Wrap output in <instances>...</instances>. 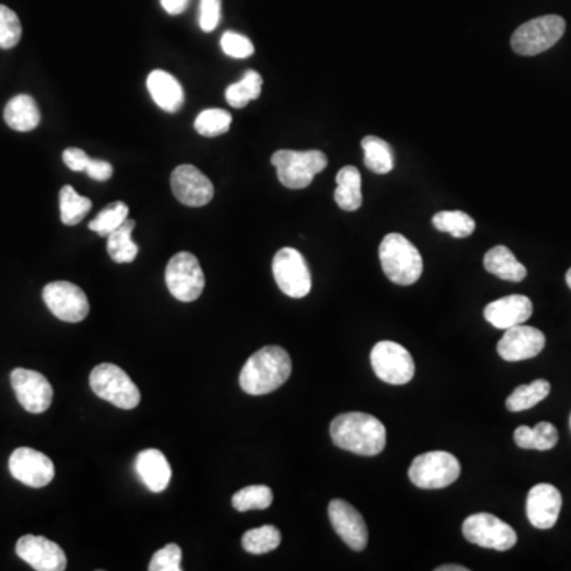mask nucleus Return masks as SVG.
Listing matches in <instances>:
<instances>
[{"mask_svg": "<svg viewBox=\"0 0 571 571\" xmlns=\"http://www.w3.org/2000/svg\"><path fill=\"white\" fill-rule=\"evenodd\" d=\"M334 445L359 456H378L386 448V427L372 414L343 413L330 424Z\"/></svg>", "mask_w": 571, "mask_h": 571, "instance_id": "1", "label": "nucleus"}, {"mask_svg": "<svg viewBox=\"0 0 571 571\" xmlns=\"http://www.w3.org/2000/svg\"><path fill=\"white\" fill-rule=\"evenodd\" d=\"M292 372L291 356L281 346H265L248 359L240 372V388L250 395H265L281 388Z\"/></svg>", "mask_w": 571, "mask_h": 571, "instance_id": "2", "label": "nucleus"}, {"mask_svg": "<svg viewBox=\"0 0 571 571\" xmlns=\"http://www.w3.org/2000/svg\"><path fill=\"white\" fill-rule=\"evenodd\" d=\"M380 261L392 283L411 286L421 278L422 256L418 248L400 234H389L380 245Z\"/></svg>", "mask_w": 571, "mask_h": 571, "instance_id": "3", "label": "nucleus"}, {"mask_svg": "<svg viewBox=\"0 0 571 571\" xmlns=\"http://www.w3.org/2000/svg\"><path fill=\"white\" fill-rule=\"evenodd\" d=\"M326 154L322 151L280 150L273 153L272 165L278 180L289 189H305L313 183V178L326 169Z\"/></svg>", "mask_w": 571, "mask_h": 571, "instance_id": "4", "label": "nucleus"}, {"mask_svg": "<svg viewBox=\"0 0 571 571\" xmlns=\"http://www.w3.org/2000/svg\"><path fill=\"white\" fill-rule=\"evenodd\" d=\"M89 384L97 397L121 410H134L142 399L131 376L115 364L97 365L89 376Z\"/></svg>", "mask_w": 571, "mask_h": 571, "instance_id": "5", "label": "nucleus"}, {"mask_svg": "<svg viewBox=\"0 0 571 571\" xmlns=\"http://www.w3.org/2000/svg\"><path fill=\"white\" fill-rule=\"evenodd\" d=\"M564 18L546 15L519 26L511 37V48L521 56H537L556 45L565 34Z\"/></svg>", "mask_w": 571, "mask_h": 571, "instance_id": "6", "label": "nucleus"}, {"mask_svg": "<svg viewBox=\"0 0 571 571\" xmlns=\"http://www.w3.org/2000/svg\"><path fill=\"white\" fill-rule=\"evenodd\" d=\"M408 476L419 489H445L460 476L459 460L446 451H430L413 460Z\"/></svg>", "mask_w": 571, "mask_h": 571, "instance_id": "7", "label": "nucleus"}, {"mask_svg": "<svg viewBox=\"0 0 571 571\" xmlns=\"http://www.w3.org/2000/svg\"><path fill=\"white\" fill-rule=\"evenodd\" d=\"M165 283L170 294L180 302L199 299L204 292L205 275L197 257L186 251L175 254L165 270Z\"/></svg>", "mask_w": 571, "mask_h": 571, "instance_id": "8", "label": "nucleus"}, {"mask_svg": "<svg viewBox=\"0 0 571 571\" xmlns=\"http://www.w3.org/2000/svg\"><path fill=\"white\" fill-rule=\"evenodd\" d=\"M465 540L481 548L508 551L518 543V533L494 514L478 513L468 516L462 526Z\"/></svg>", "mask_w": 571, "mask_h": 571, "instance_id": "9", "label": "nucleus"}, {"mask_svg": "<svg viewBox=\"0 0 571 571\" xmlns=\"http://www.w3.org/2000/svg\"><path fill=\"white\" fill-rule=\"evenodd\" d=\"M273 276L278 288L292 299H303L311 291V273L305 257L294 248H283L273 257Z\"/></svg>", "mask_w": 571, "mask_h": 571, "instance_id": "10", "label": "nucleus"}, {"mask_svg": "<svg viewBox=\"0 0 571 571\" xmlns=\"http://www.w3.org/2000/svg\"><path fill=\"white\" fill-rule=\"evenodd\" d=\"M370 359H372L373 372L384 383L403 386L413 380L414 372H416L413 357L399 343H376Z\"/></svg>", "mask_w": 571, "mask_h": 571, "instance_id": "11", "label": "nucleus"}, {"mask_svg": "<svg viewBox=\"0 0 571 571\" xmlns=\"http://www.w3.org/2000/svg\"><path fill=\"white\" fill-rule=\"evenodd\" d=\"M43 300L56 318L64 322L83 321L89 315V300L83 289L69 281H54L43 289Z\"/></svg>", "mask_w": 571, "mask_h": 571, "instance_id": "12", "label": "nucleus"}, {"mask_svg": "<svg viewBox=\"0 0 571 571\" xmlns=\"http://www.w3.org/2000/svg\"><path fill=\"white\" fill-rule=\"evenodd\" d=\"M10 381L16 399L27 413L42 414L51 407L53 388L42 373L27 368H15L10 375Z\"/></svg>", "mask_w": 571, "mask_h": 571, "instance_id": "13", "label": "nucleus"}, {"mask_svg": "<svg viewBox=\"0 0 571 571\" xmlns=\"http://www.w3.org/2000/svg\"><path fill=\"white\" fill-rule=\"evenodd\" d=\"M8 468L15 480L34 489L48 486L54 480L53 460L32 448L15 449Z\"/></svg>", "mask_w": 571, "mask_h": 571, "instance_id": "14", "label": "nucleus"}, {"mask_svg": "<svg viewBox=\"0 0 571 571\" xmlns=\"http://www.w3.org/2000/svg\"><path fill=\"white\" fill-rule=\"evenodd\" d=\"M170 184L173 196L186 207H204L215 196V188L207 175L194 165L184 164L173 170Z\"/></svg>", "mask_w": 571, "mask_h": 571, "instance_id": "15", "label": "nucleus"}, {"mask_svg": "<svg viewBox=\"0 0 571 571\" xmlns=\"http://www.w3.org/2000/svg\"><path fill=\"white\" fill-rule=\"evenodd\" d=\"M16 554L37 571H64L66 552L54 541L37 535H24L16 543Z\"/></svg>", "mask_w": 571, "mask_h": 571, "instance_id": "16", "label": "nucleus"}, {"mask_svg": "<svg viewBox=\"0 0 571 571\" xmlns=\"http://www.w3.org/2000/svg\"><path fill=\"white\" fill-rule=\"evenodd\" d=\"M546 337L535 327L519 326L505 330L502 340L497 345L500 357L506 362H521L533 359L545 349Z\"/></svg>", "mask_w": 571, "mask_h": 571, "instance_id": "17", "label": "nucleus"}, {"mask_svg": "<svg viewBox=\"0 0 571 571\" xmlns=\"http://www.w3.org/2000/svg\"><path fill=\"white\" fill-rule=\"evenodd\" d=\"M329 519L338 537L353 551H364L368 543V529L362 514L345 500L329 503Z\"/></svg>", "mask_w": 571, "mask_h": 571, "instance_id": "18", "label": "nucleus"}, {"mask_svg": "<svg viewBox=\"0 0 571 571\" xmlns=\"http://www.w3.org/2000/svg\"><path fill=\"white\" fill-rule=\"evenodd\" d=\"M527 518L537 529L548 530L556 526L562 510V494L552 484H537L527 497Z\"/></svg>", "mask_w": 571, "mask_h": 571, "instance_id": "19", "label": "nucleus"}, {"mask_svg": "<svg viewBox=\"0 0 571 571\" xmlns=\"http://www.w3.org/2000/svg\"><path fill=\"white\" fill-rule=\"evenodd\" d=\"M533 313L532 300L526 296L502 297V299L495 300L489 303L484 308V318L495 329H510V327L519 326L524 322L529 321Z\"/></svg>", "mask_w": 571, "mask_h": 571, "instance_id": "20", "label": "nucleus"}, {"mask_svg": "<svg viewBox=\"0 0 571 571\" xmlns=\"http://www.w3.org/2000/svg\"><path fill=\"white\" fill-rule=\"evenodd\" d=\"M135 470L151 492L165 491L172 480V467L159 449H145L135 459Z\"/></svg>", "mask_w": 571, "mask_h": 571, "instance_id": "21", "label": "nucleus"}, {"mask_svg": "<svg viewBox=\"0 0 571 571\" xmlns=\"http://www.w3.org/2000/svg\"><path fill=\"white\" fill-rule=\"evenodd\" d=\"M146 86L161 110L167 113L180 112L183 107L184 92L177 78L164 70H153L148 75Z\"/></svg>", "mask_w": 571, "mask_h": 571, "instance_id": "22", "label": "nucleus"}, {"mask_svg": "<svg viewBox=\"0 0 571 571\" xmlns=\"http://www.w3.org/2000/svg\"><path fill=\"white\" fill-rule=\"evenodd\" d=\"M4 119L13 131L31 132L35 127H39L42 115L34 97L20 94L8 102L4 110Z\"/></svg>", "mask_w": 571, "mask_h": 571, "instance_id": "23", "label": "nucleus"}, {"mask_svg": "<svg viewBox=\"0 0 571 571\" xmlns=\"http://www.w3.org/2000/svg\"><path fill=\"white\" fill-rule=\"evenodd\" d=\"M484 267L487 272L497 276L500 280L519 283L527 276V269L516 259L506 246H494L484 256Z\"/></svg>", "mask_w": 571, "mask_h": 571, "instance_id": "24", "label": "nucleus"}, {"mask_svg": "<svg viewBox=\"0 0 571 571\" xmlns=\"http://www.w3.org/2000/svg\"><path fill=\"white\" fill-rule=\"evenodd\" d=\"M335 202L345 211H356L362 205L361 173L353 165H346L337 173Z\"/></svg>", "mask_w": 571, "mask_h": 571, "instance_id": "25", "label": "nucleus"}, {"mask_svg": "<svg viewBox=\"0 0 571 571\" xmlns=\"http://www.w3.org/2000/svg\"><path fill=\"white\" fill-rule=\"evenodd\" d=\"M514 441L522 449H537V451H549L559 441V432L551 422H540L537 426H521L514 432Z\"/></svg>", "mask_w": 571, "mask_h": 571, "instance_id": "26", "label": "nucleus"}, {"mask_svg": "<svg viewBox=\"0 0 571 571\" xmlns=\"http://www.w3.org/2000/svg\"><path fill=\"white\" fill-rule=\"evenodd\" d=\"M135 229V221L127 219L123 226L108 235L107 250L113 261L118 264H131L138 256L137 243L132 240V232Z\"/></svg>", "mask_w": 571, "mask_h": 571, "instance_id": "27", "label": "nucleus"}, {"mask_svg": "<svg viewBox=\"0 0 571 571\" xmlns=\"http://www.w3.org/2000/svg\"><path fill=\"white\" fill-rule=\"evenodd\" d=\"M362 150H364V162L368 169L378 175H386L394 169V153L391 145L381 138L368 135L362 140Z\"/></svg>", "mask_w": 571, "mask_h": 571, "instance_id": "28", "label": "nucleus"}, {"mask_svg": "<svg viewBox=\"0 0 571 571\" xmlns=\"http://www.w3.org/2000/svg\"><path fill=\"white\" fill-rule=\"evenodd\" d=\"M551 392V384L546 380H535L530 384H522L519 388L514 389L513 394L506 399V408L519 413V411L530 410L535 407L541 400H545Z\"/></svg>", "mask_w": 571, "mask_h": 571, "instance_id": "29", "label": "nucleus"}, {"mask_svg": "<svg viewBox=\"0 0 571 571\" xmlns=\"http://www.w3.org/2000/svg\"><path fill=\"white\" fill-rule=\"evenodd\" d=\"M59 207H61V221L66 226H77L91 211L92 202L88 197L78 194L72 186H64L59 192Z\"/></svg>", "mask_w": 571, "mask_h": 571, "instance_id": "30", "label": "nucleus"}, {"mask_svg": "<svg viewBox=\"0 0 571 571\" xmlns=\"http://www.w3.org/2000/svg\"><path fill=\"white\" fill-rule=\"evenodd\" d=\"M261 92V73H257L256 70H248L243 75L242 80L226 89V100L230 107L243 108L250 104L251 100L259 99Z\"/></svg>", "mask_w": 571, "mask_h": 571, "instance_id": "31", "label": "nucleus"}, {"mask_svg": "<svg viewBox=\"0 0 571 571\" xmlns=\"http://www.w3.org/2000/svg\"><path fill=\"white\" fill-rule=\"evenodd\" d=\"M435 229L456 238L470 237L475 232V219L464 211H440L432 219Z\"/></svg>", "mask_w": 571, "mask_h": 571, "instance_id": "32", "label": "nucleus"}, {"mask_svg": "<svg viewBox=\"0 0 571 571\" xmlns=\"http://www.w3.org/2000/svg\"><path fill=\"white\" fill-rule=\"evenodd\" d=\"M273 502V492L269 486L243 487L232 497V506L240 513L253 510H267Z\"/></svg>", "mask_w": 571, "mask_h": 571, "instance_id": "33", "label": "nucleus"}, {"mask_svg": "<svg viewBox=\"0 0 571 571\" xmlns=\"http://www.w3.org/2000/svg\"><path fill=\"white\" fill-rule=\"evenodd\" d=\"M127 219H129V207L124 202H113L92 219L89 229L100 237H108L118 227L123 226Z\"/></svg>", "mask_w": 571, "mask_h": 571, "instance_id": "34", "label": "nucleus"}, {"mask_svg": "<svg viewBox=\"0 0 571 571\" xmlns=\"http://www.w3.org/2000/svg\"><path fill=\"white\" fill-rule=\"evenodd\" d=\"M243 549L250 554H267L281 545V532L273 526L248 530L242 538Z\"/></svg>", "mask_w": 571, "mask_h": 571, "instance_id": "35", "label": "nucleus"}, {"mask_svg": "<svg viewBox=\"0 0 571 571\" xmlns=\"http://www.w3.org/2000/svg\"><path fill=\"white\" fill-rule=\"evenodd\" d=\"M232 124V115L223 108H208L196 118V131L204 137H218L226 134Z\"/></svg>", "mask_w": 571, "mask_h": 571, "instance_id": "36", "label": "nucleus"}, {"mask_svg": "<svg viewBox=\"0 0 571 571\" xmlns=\"http://www.w3.org/2000/svg\"><path fill=\"white\" fill-rule=\"evenodd\" d=\"M23 26L12 8L0 5V48L12 50L20 43Z\"/></svg>", "mask_w": 571, "mask_h": 571, "instance_id": "37", "label": "nucleus"}, {"mask_svg": "<svg viewBox=\"0 0 571 571\" xmlns=\"http://www.w3.org/2000/svg\"><path fill=\"white\" fill-rule=\"evenodd\" d=\"M221 48L227 56L234 59H246L254 54L253 42L245 35L232 31L226 32L221 37Z\"/></svg>", "mask_w": 571, "mask_h": 571, "instance_id": "38", "label": "nucleus"}, {"mask_svg": "<svg viewBox=\"0 0 571 571\" xmlns=\"http://www.w3.org/2000/svg\"><path fill=\"white\" fill-rule=\"evenodd\" d=\"M181 548L175 543L164 546L154 554L150 562V571H181Z\"/></svg>", "mask_w": 571, "mask_h": 571, "instance_id": "39", "label": "nucleus"}, {"mask_svg": "<svg viewBox=\"0 0 571 571\" xmlns=\"http://www.w3.org/2000/svg\"><path fill=\"white\" fill-rule=\"evenodd\" d=\"M221 20V0H200V29L213 32Z\"/></svg>", "mask_w": 571, "mask_h": 571, "instance_id": "40", "label": "nucleus"}, {"mask_svg": "<svg viewBox=\"0 0 571 571\" xmlns=\"http://www.w3.org/2000/svg\"><path fill=\"white\" fill-rule=\"evenodd\" d=\"M62 159H64V164L69 167L73 172H85L86 167H88L91 158L85 151L80 150V148H67L64 153H62Z\"/></svg>", "mask_w": 571, "mask_h": 571, "instance_id": "41", "label": "nucleus"}, {"mask_svg": "<svg viewBox=\"0 0 571 571\" xmlns=\"http://www.w3.org/2000/svg\"><path fill=\"white\" fill-rule=\"evenodd\" d=\"M85 173L89 178H92V180L107 181L112 178L113 165L107 161H96V159H91L88 167H86Z\"/></svg>", "mask_w": 571, "mask_h": 571, "instance_id": "42", "label": "nucleus"}, {"mask_svg": "<svg viewBox=\"0 0 571 571\" xmlns=\"http://www.w3.org/2000/svg\"><path fill=\"white\" fill-rule=\"evenodd\" d=\"M161 5L169 15H181L188 8L189 0H161Z\"/></svg>", "mask_w": 571, "mask_h": 571, "instance_id": "43", "label": "nucleus"}, {"mask_svg": "<svg viewBox=\"0 0 571 571\" xmlns=\"http://www.w3.org/2000/svg\"><path fill=\"white\" fill-rule=\"evenodd\" d=\"M437 571H468V568L460 567V565H443V567H438Z\"/></svg>", "mask_w": 571, "mask_h": 571, "instance_id": "44", "label": "nucleus"}, {"mask_svg": "<svg viewBox=\"0 0 571 571\" xmlns=\"http://www.w3.org/2000/svg\"><path fill=\"white\" fill-rule=\"evenodd\" d=\"M565 280H567L568 288L571 289V269L568 270L567 276H565Z\"/></svg>", "mask_w": 571, "mask_h": 571, "instance_id": "45", "label": "nucleus"}, {"mask_svg": "<svg viewBox=\"0 0 571 571\" xmlns=\"http://www.w3.org/2000/svg\"><path fill=\"white\" fill-rule=\"evenodd\" d=\"M570 426H571V418H570Z\"/></svg>", "mask_w": 571, "mask_h": 571, "instance_id": "46", "label": "nucleus"}]
</instances>
